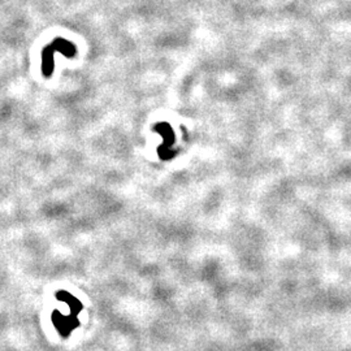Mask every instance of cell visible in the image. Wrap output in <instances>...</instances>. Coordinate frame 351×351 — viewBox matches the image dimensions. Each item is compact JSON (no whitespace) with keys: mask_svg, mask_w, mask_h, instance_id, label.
Wrapping results in <instances>:
<instances>
[{"mask_svg":"<svg viewBox=\"0 0 351 351\" xmlns=\"http://www.w3.org/2000/svg\"><path fill=\"white\" fill-rule=\"evenodd\" d=\"M58 298L59 299H61V301H64L65 303L69 304V307L72 308L73 314H78V311L82 308V304L80 303L77 299H75V298L72 297L71 294L65 293V291H60V293H58Z\"/></svg>","mask_w":351,"mask_h":351,"instance_id":"3957f363","label":"cell"},{"mask_svg":"<svg viewBox=\"0 0 351 351\" xmlns=\"http://www.w3.org/2000/svg\"><path fill=\"white\" fill-rule=\"evenodd\" d=\"M55 52H61L67 58H73L77 52L76 46L64 38H56L51 44L43 50L42 54V72L46 77H51L54 72V55Z\"/></svg>","mask_w":351,"mask_h":351,"instance_id":"6da1fadb","label":"cell"},{"mask_svg":"<svg viewBox=\"0 0 351 351\" xmlns=\"http://www.w3.org/2000/svg\"><path fill=\"white\" fill-rule=\"evenodd\" d=\"M54 323L60 331L61 335H69L76 327H77V320L75 318H64L63 315L54 314Z\"/></svg>","mask_w":351,"mask_h":351,"instance_id":"7a4b0ae2","label":"cell"}]
</instances>
